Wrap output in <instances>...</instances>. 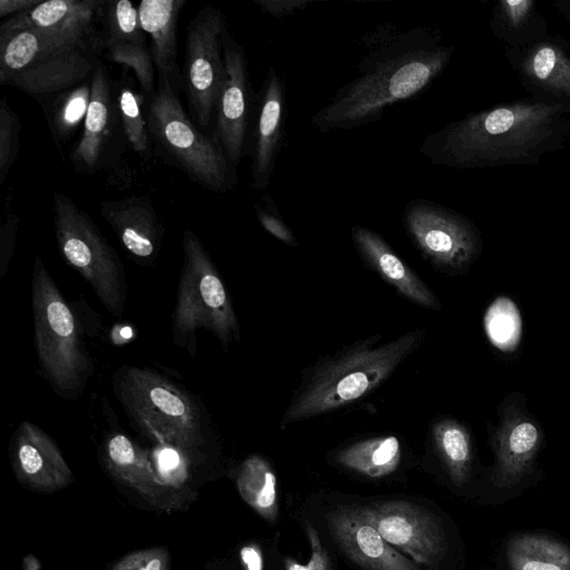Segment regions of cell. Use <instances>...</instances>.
Here are the masks:
<instances>
[{
	"label": "cell",
	"mask_w": 570,
	"mask_h": 570,
	"mask_svg": "<svg viewBox=\"0 0 570 570\" xmlns=\"http://www.w3.org/2000/svg\"><path fill=\"white\" fill-rule=\"evenodd\" d=\"M53 227L59 252L91 286L114 315L126 308L127 284L121 261L91 217L62 193H53Z\"/></svg>",
	"instance_id": "obj_8"
},
{
	"label": "cell",
	"mask_w": 570,
	"mask_h": 570,
	"mask_svg": "<svg viewBox=\"0 0 570 570\" xmlns=\"http://www.w3.org/2000/svg\"><path fill=\"white\" fill-rule=\"evenodd\" d=\"M563 109L562 102L518 101L471 114L430 134L420 153L460 169L535 163L561 139Z\"/></svg>",
	"instance_id": "obj_2"
},
{
	"label": "cell",
	"mask_w": 570,
	"mask_h": 570,
	"mask_svg": "<svg viewBox=\"0 0 570 570\" xmlns=\"http://www.w3.org/2000/svg\"><path fill=\"white\" fill-rule=\"evenodd\" d=\"M100 214L122 247L141 265H150L161 248L164 227L146 196L104 200Z\"/></svg>",
	"instance_id": "obj_19"
},
{
	"label": "cell",
	"mask_w": 570,
	"mask_h": 570,
	"mask_svg": "<svg viewBox=\"0 0 570 570\" xmlns=\"http://www.w3.org/2000/svg\"><path fill=\"white\" fill-rule=\"evenodd\" d=\"M102 458L109 473L134 489L158 509H178L177 490L158 478L150 455L127 434L109 432L102 443Z\"/></svg>",
	"instance_id": "obj_17"
},
{
	"label": "cell",
	"mask_w": 570,
	"mask_h": 570,
	"mask_svg": "<svg viewBox=\"0 0 570 570\" xmlns=\"http://www.w3.org/2000/svg\"><path fill=\"white\" fill-rule=\"evenodd\" d=\"M333 539L355 563L367 570H419L391 547L360 508L337 507L326 514Z\"/></svg>",
	"instance_id": "obj_14"
},
{
	"label": "cell",
	"mask_w": 570,
	"mask_h": 570,
	"mask_svg": "<svg viewBox=\"0 0 570 570\" xmlns=\"http://www.w3.org/2000/svg\"><path fill=\"white\" fill-rule=\"evenodd\" d=\"M352 238L362 258L399 293L423 307L439 308L434 293L380 234L356 225L352 228Z\"/></svg>",
	"instance_id": "obj_22"
},
{
	"label": "cell",
	"mask_w": 570,
	"mask_h": 570,
	"mask_svg": "<svg viewBox=\"0 0 570 570\" xmlns=\"http://www.w3.org/2000/svg\"><path fill=\"white\" fill-rule=\"evenodd\" d=\"M169 552L157 547L137 550L118 560L110 570H169Z\"/></svg>",
	"instance_id": "obj_35"
},
{
	"label": "cell",
	"mask_w": 570,
	"mask_h": 570,
	"mask_svg": "<svg viewBox=\"0 0 570 570\" xmlns=\"http://www.w3.org/2000/svg\"><path fill=\"white\" fill-rule=\"evenodd\" d=\"M18 226L19 216L12 212L7 213L0 227V277L7 274L16 245Z\"/></svg>",
	"instance_id": "obj_37"
},
{
	"label": "cell",
	"mask_w": 570,
	"mask_h": 570,
	"mask_svg": "<svg viewBox=\"0 0 570 570\" xmlns=\"http://www.w3.org/2000/svg\"><path fill=\"white\" fill-rule=\"evenodd\" d=\"M436 451L458 487L466 482L472 465V442L466 428L453 420L443 419L433 428Z\"/></svg>",
	"instance_id": "obj_30"
},
{
	"label": "cell",
	"mask_w": 570,
	"mask_h": 570,
	"mask_svg": "<svg viewBox=\"0 0 570 570\" xmlns=\"http://www.w3.org/2000/svg\"><path fill=\"white\" fill-rule=\"evenodd\" d=\"M335 459L352 471L377 479L396 470L401 460V446L395 436H376L342 449Z\"/></svg>",
	"instance_id": "obj_28"
},
{
	"label": "cell",
	"mask_w": 570,
	"mask_h": 570,
	"mask_svg": "<svg viewBox=\"0 0 570 570\" xmlns=\"http://www.w3.org/2000/svg\"><path fill=\"white\" fill-rule=\"evenodd\" d=\"M402 222L414 245L436 266L461 271L479 254L480 239L471 222L440 204L412 199Z\"/></svg>",
	"instance_id": "obj_10"
},
{
	"label": "cell",
	"mask_w": 570,
	"mask_h": 570,
	"mask_svg": "<svg viewBox=\"0 0 570 570\" xmlns=\"http://www.w3.org/2000/svg\"><path fill=\"white\" fill-rule=\"evenodd\" d=\"M112 390L127 415L158 445L189 459L206 444L209 421L188 390L146 367L122 365L111 376Z\"/></svg>",
	"instance_id": "obj_4"
},
{
	"label": "cell",
	"mask_w": 570,
	"mask_h": 570,
	"mask_svg": "<svg viewBox=\"0 0 570 570\" xmlns=\"http://www.w3.org/2000/svg\"><path fill=\"white\" fill-rule=\"evenodd\" d=\"M254 208L259 224L267 233L286 245H297V239L294 233L279 215L273 199L266 195L262 198L261 204H255Z\"/></svg>",
	"instance_id": "obj_36"
},
{
	"label": "cell",
	"mask_w": 570,
	"mask_h": 570,
	"mask_svg": "<svg viewBox=\"0 0 570 570\" xmlns=\"http://www.w3.org/2000/svg\"><path fill=\"white\" fill-rule=\"evenodd\" d=\"M186 0H142L138 4L141 29L150 38V52L158 76L177 87V23Z\"/></svg>",
	"instance_id": "obj_25"
},
{
	"label": "cell",
	"mask_w": 570,
	"mask_h": 570,
	"mask_svg": "<svg viewBox=\"0 0 570 570\" xmlns=\"http://www.w3.org/2000/svg\"><path fill=\"white\" fill-rule=\"evenodd\" d=\"M102 37L75 31L26 29L0 35V82L36 62L71 48L94 50Z\"/></svg>",
	"instance_id": "obj_20"
},
{
	"label": "cell",
	"mask_w": 570,
	"mask_h": 570,
	"mask_svg": "<svg viewBox=\"0 0 570 570\" xmlns=\"http://www.w3.org/2000/svg\"><path fill=\"white\" fill-rule=\"evenodd\" d=\"M35 347L40 368L62 397L81 394L94 364L76 316L40 257L32 267Z\"/></svg>",
	"instance_id": "obj_5"
},
{
	"label": "cell",
	"mask_w": 570,
	"mask_h": 570,
	"mask_svg": "<svg viewBox=\"0 0 570 570\" xmlns=\"http://www.w3.org/2000/svg\"><path fill=\"white\" fill-rule=\"evenodd\" d=\"M102 0H49L33 9L9 17L0 24V35L26 29L75 31L96 35L95 19L102 13Z\"/></svg>",
	"instance_id": "obj_24"
},
{
	"label": "cell",
	"mask_w": 570,
	"mask_h": 570,
	"mask_svg": "<svg viewBox=\"0 0 570 570\" xmlns=\"http://www.w3.org/2000/svg\"><path fill=\"white\" fill-rule=\"evenodd\" d=\"M414 330L384 344L368 338L320 362L295 392L283 425L343 407L370 393L423 341Z\"/></svg>",
	"instance_id": "obj_3"
},
{
	"label": "cell",
	"mask_w": 570,
	"mask_h": 570,
	"mask_svg": "<svg viewBox=\"0 0 570 570\" xmlns=\"http://www.w3.org/2000/svg\"><path fill=\"white\" fill-rule=\"evenodd\" d=\"M542 440V430L533 417L507 406L492 434L494 484L511 488L519 483L531 471Z\"/></svg>",
	"instance_id": "obj_15"
},
{
	"label": "cell",
	"mask_w": 570,
	"mask_h": 570,
	"mask_svg": "<svg viewBox=\"0 0 570 570\" xmlns=\"http://www.w3.org/2000/svg\"><path fill=\"white\" fill-rule=\"evenodd\" d=\"M309 2L308 0H255L261 11L275 18L289 16L296 10L305 8Z\"/></svg>",
	"instance_id": "obj_40"
},
{
	"label": "cell",
	"mask_w": 570,
	"mask_h": 570,
	"mask_svg": "<svg viewBox=\"0 0 570 570\" xmlns=\"http://www.w3.org/2000/svg\"><path fill=\"white\" fill-rule=\"evenodd\" d=\"M226 79L216 106L213 139L235 167L247 148L250 86L244 48L226 29L223 35Z\"/></svg>",
	"instance_id": "obj_12"
},
{
	"label": "cell",
	"mask_w": 570,
	"mask_h": 570,
	"mask_svg": "<svg viewBox=\"0 0 570 570\" xmlns=\"http://www.w3.org/2000/svg\"><path fill=\"white\" fill-rule=\"evenodd\" d=\"M360 509L390 544L416 562L435 568L443 559L446 538L438 519L428 510L404 500L382 501Z\"/></svg>",
	"instance_id": "obj_11"
},
{
	"label": "cell",
	"mask_w": 570,
	"mask_h": 570,
	"mask_svg": "<svg viewBox=\"0 0 570 570\" xmlns=\"http://www.w3.org/2000/svg\"><path fill=\"white\" fill-rule=\"evenodd\" d=\"M91 96L89 82H81L56 95L47 109L50 130L58 148L71 137L85 121Z\"/></svg>",
	"instance_id": "obj_31"
},
{
	"label": "cell",
	"mask_w": 570,
	"mask_h": 570,
	"mask_svg": "<svg viewBox=\"0 0 570 570\" xmlns=\"http://www.w3.org/2000/svg\"><path fill=\"white\" fill-rule=\"evenodd\" d=\"M507 558L512 570H570V548L543 534L512 537L507 546Z\"/></svg>",
	"instance_id": "obj_27"
},
{
	"label": "cell",
	"mask_w": 570,
	"mask_h": 570,
	"mask_svg": "<svg viewBox=\"0 0 570 570\" xmlns=\"http://www.w3.org/2000/svg\"><path fill=\"white\" fill-rule=\"evenodd\" d=\"M104 12L106 37H102V46L109 60L131 69L141 90L151 97L156 91V69L139 22L138 7L129 0H111L106 2Z\"/></svg>",
	"instance_id": "obj_16"
},
{
	"label": "cell",
	"mask_w": 570,
	"mask_h": 570,
	"mask_svg": "<svg viewBox=\"0 0 570 570\" xmlns=\"http://www.w3.org/2000/svg\"><path fill=\"white\" fill-rule=\"evenodd\" d=\"M173 335L176 346L195 356L198 330L212 332L223 347L239 341V324L229 294L209 254L190 229L183 233Z\"/></svg>",
	"instance_id": "obj_6"
},
{
	"label": "cell",
	"mask_w": 570,
	"mask_h": 570,
	"mask_svg": "<svg viewBox=\"0 0 570 570\" xmlns=\"http://www.w3.org/2000/svg\"><path fill=\"white\" fill-rule=\"evenodd\" d=\"M146 118L156 146L190 180L220 194L234 187V166L214 139L191 122L169 78L158 76V87L150 97Z\"/></svg>",
	"instance_id": "obj_7"
},
{
	"label": "cell",
	"mask_w": 570,
	"mask_h": 570,
	"mask_svg": "<svg viewBox=\"0 0 570 570\" xmlns=\"http://www.w3.org/2000/svg\"><path fill=\"white\" fill-rule=\"evenodd\" d=\"M115 105L127 144L134 151L147 156L150 150V141L147 118L144 112V96L130 83L121 82Z\"/></svg>",
	"instance_id": "obj_32"
},
{
	"label": "cell",
	"mask_w": 570,
	"mask_h": 570,
	"mask_svg": "<svg viewBox=\"0 0 570 570\" xmlns=\"http://www.w3.org/2000/svg\"><path fill=\"white\" fill-rule=\"evenodd\" d=\"M236 484L243 500L259 515L273 522L278 512L277 481L269 463L261 455H249L240 464Z\"/></svg>",
	"instance_id": "obj_29"
},
{
	"label": "cell",
	"mask_w": 570,
	"mask_h": 570,
	"mask_svg": "<svg viewBox=\"0 0 570 570\" xmlns=\"http://www.w3.org/2000/svg\"><path fill=\"white\" fill-rule=\"evenodd\" d=\"M150 458L163 483L178 490L186 482L189 458L181 451L171 446L158 445Z\"/></svg>",
	"instance_id": "obj_34"
},
{
	"label": "cell",
	"mask_w": 570,
	"mask_h": 570,
	"mask_svg": "<svg viewBox=\"0 0 570 570\" xmlns=\"http://www.w3.org/2000/svg\"><path fill=\"white\" fill-rule=\"evenodd\" d=\"M91 96L82 134L70 159L79 173H95L111 140L116 106L111 97L108 73L101 63L95 66L90 78Z\"/></svg>",
	"instance_id": "obj_21"
},
{
	"label": "cell",
	"mask_w": 570,
	"mask_h": 570,
	"mask_svg": "<svg viewBox=\"0 0 570 570\" xmlns=\"http://www.w3.org/2000/svg\"><path fill=\"white\" fill-rule=\"evenodd\" d=\"M41 3L40 0H0V18L17 16L33 9Z\"/></svg>",
	"instance_id": "obj_41"
},
{
	"label": "cell",
	"mask_w": 570,
	"mask_h": 570,
	"mask_svg": "<svg viewBox=\"0 0 570 570\" xmlns=\"http://www.w3.org/2000/svg\"><path fill=\"white\" fill-rule=\"evenodd\" d=\"M11 461L17 479L32 491L57 492L75 480L56 442L29 421L21 422L12 435Z\"/></svg>",
	"instance_id": "obj_13"
},
{
	"label": "cell",
	"mask_w": 570,
	"mask_h": 570,
	"mask_svg": "<svg viewBox=\"0 0 570 570\" xmlns=\"http://www.w3.org/2000/svg\"><path fill=\"white\" fill-rule=\"evenodd\" d=\"M534 2L531 0H503L500 9L508 23L518 28L525 23L533 10Z\"/></svg>",
	"instance_id": "obj_39"
},
{
	"label": "cell",
	"mask_w": 570,
	"mask_h": 570,
	"mask_svg": "<svg viewBox=\"0 0 570 570\" xmlns=\"http://www.w3.org/2000/svg\"><path fill=\"white\" fill-rule=\"evenodd\" d=\"M525 79L554 98H570V58L560 46L540 42L531 47L522 62Z\"/></svg>",
	"instance_id": "obj_26"
},
{
	"label": "cell",
	"mask_w": 570,
	"mask_h": 570,
	"mask_svg": "<svg viewBox=\"0 0 570 570\" xmlns=\"http://www.w3.org/2000/svg\"><path fill=\"white\" fill-rule=\"evenodd\" d=\"M226 29L224 13L210 6L203 7L187 29L183 80L190 115L199 127L210 125L226 79L223 55Z\"/></svg>",
	"instance_id": "obj_9"
},
{
	"label": "cell",
	"mask_w": 570,
	"mask_h": 570,
	"mask_svg": "<svg viewBox=\"0 0 570 570\" xmlns=\"http://www.w3.org/2000/svg\"><path fill=\"white\" fill-rule=\"evenodd\" d=\"M285 85L278 72L269 67L259 97L252 154V187L258 190L269 185L276 158L285 135Z\"/></svg>",
	"instance_id": "obj_18"
},
{
	"label": "cell",
	"mask_w": 570,
	"mask_h": 570,
	"mask_svg": "<svg viewBox=\"0 0 570 570\" xmlns=\"http://www.w3.org/2000/svg\"><path fill=\"white\" fill-rule=\"evenodd\" d=\"M91 53L92 50L87 48L61 51L12 76L4 85L38 99L59 94L79 85L94 72L96 65L92 63Z\"/></svg>",
	"instance_id": "obj_23"
},
{
	"label": "cell",
	"mask_w": 570,
	"mask_h": 570,
	"mask_svg": "<svg viewBox=\"0 0 570 570\" xmlns=\"http://www.w3.org/2000/svg\"><path fill=\"white\" fill-rule=\"evenodd\" d=\"M240 559L246 570H263V557L256 546H245L240 550Z\"/></svg>",
	"instance_id": "obj_42"
},
{
	"label": "cell",
	"mask_w": 570,
	"mask_h": 570,
	"mask_svg": "<svg viewBox=\"0 0 570 570\" xmlns=\"http://www.w3.org/2000/svg\"><path fill=\"white\" fill-rule=\"evenodd\" d=\"M21 124L19 115L6 97L0 101V186L9 175L19 154Z\"/></svg>",
	"instance_id": "obj_33"
},
{
	"label": "cell",
	"mask_w": 570,
	"mask_h": 570,
	"mask_svg": "<svg viewBox=\"0 0 570 570\" xmlns=\"http://www.w3.org/2000/svg\"><path fill=\"white\" fill-rule=\"evenodd\" d=\"M306 531L312 549L309 561L302 564L293 559H286L285 570H328V556L322 546L317 531L311 525L306 528Z\"/></svg>",
	"instance_id": "obj_38"
},
{
	"label": "cell",
	"mask_w": 570,
	"mask_h": 570,
	"mask_svg": "<svg viewBox=\"0 0 570 570\" xmlns=\"http://www.w3.org/2000/svg\"><path fill=\"white\" fill-rule=\"evenodd\" d=\"M452 53L453 48L429 29L384 33L360 61V76L312 116L313 127L328 132L379 120L389 107L423 92L445 69Z\"/></svg>",
	"instance_id": "obj_1"
}]
</instances>
